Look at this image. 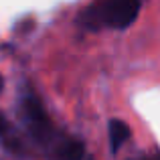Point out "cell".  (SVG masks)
<instances>
[{"label": "cell", "mask_w": 160, "mask_h": 160, "mask_svg": "<svg viewBox=\"0 0 160 160\" xmlns=\"http://www.w3.org/2000/svg\"><path fill=\"white\" fill-rule=\"evenodd\" d=\"M138 12H140V0H103L83 14V22L89 28H128L136 20Z\"/></svg>", "instance_id": "cell-1"}, {"label": "cell", "mask_w": 160, "mask_h": 160, "mask_svg": "<svg viewBox=\"0 0 160 160\" xmlns=\"http://www.w3.org/2000/svg\"><path fill=\"white\" fill-rule=\"evenodd\" d=\"M24 116L31 126V132L39 138L41 142H47L51 138V122H49L47 113L43 109V103L39 102V98L28 95L24 99Z\"/></svg>", "instance_id": "cell-2"}, {"label": "cell", "mask_w": 160, "mask_h": 160, "mask_svg": "<svg viewBox=\"0 0 160 160\" xmlns=\"http://www.w3.org/2000/svg\"><path fill=\"white\" fill-rule=\"evenodd\" d=\"M2 87H4V81H2V75H0V91H2Z\"/></svg>", "instance_id": "cell-6"}, {"label": "cell", "mask_w": 160, "mask_h": 160, "mask_svg": "<svg viewBox=\"0 0 160 160\" xmlns=\"http://www.w3.org/2000/svg\"><path fill=\"white\" fill-rule=\"evenodd\" d=\"M8 130V124H6V120H4V116H2V112H0V136H2L4 132Z\"/></svg>", "instance_id": "cell-5"}, {"label": "cell", "mask_w": 160, "mask_h": 160, "mask_svg": "<svg viewBox=\"0 0 160 160\" xmlns=\"http://www.w3.org/2000/svg\"><path fill=\"white\" fill-rule=\"evenodd\" d=\"M130 138V128L122 120H112L109 122V144L112 150H120V146Z\"/></svg>", "instance_id": "cell-4"}, {"label": "cell", "mask_w": 160, "mask_h": 160, "mask_svg": "<svg viewBox=\"0 0 160 160\" xmlns=\"http://www.w3.org/2000/svg\"><path fill=\"white\" fill-rule=\"evenodd\" d=\"M83 144L79 140H63L57 148V158L59 160H83Z\"/></svg>", "instance_id": "cell-3"}]
</instances>
